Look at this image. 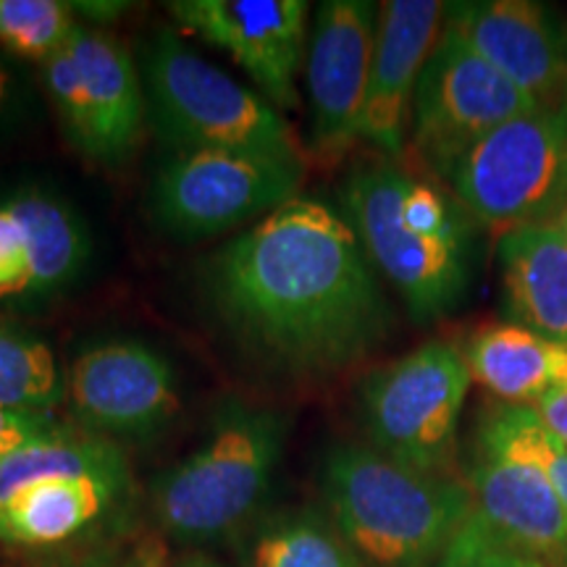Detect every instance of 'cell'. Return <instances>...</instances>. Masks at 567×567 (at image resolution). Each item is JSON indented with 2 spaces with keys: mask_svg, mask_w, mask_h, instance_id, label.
<instances>
[{
  "mask_svg": "<svg viewBox=\"0 0 567 567\" xmlns=\"http://www.w3.org/2000/svg\"><path fill=\"white\" fill-rule=\"evenodd\" d=\"M32 243V300L63 292L90 258L84 224L59 197L40 187H27L9 200Z\"/></svg>",
  "mask_w": 567,
  "mask_h": 567,
  "instance_id": "20",
  "label": "cell"
},
{
  "mask_svg": "<svg viewBox=\"0 0 567 567\" xmlns=\"http://www.w3.org/2000/svg\"><path fill=\"white\" fill-rule=\"evenodd\" d=\"M80 27L74 3L63 0H0V45L19 59L38 61L66 48Z\"/></svg>",
  "mask_w": 567,
  "mask_h": 567,
  "instance_id": "24",
  "label": "cell"
},
{
  "mask_svg": "<svg viewBox=\"0 0 567 567\" xmlns=\"http://www.w3.org/2000/svg\"><path fill=\"white\" fill-rule=\"evenodd\" d=\"M476 442L542 467L567 505V450L544 429L528 405H496L478 425Z\"/></svg>",
  "mask_w": 567,
  "mask_h": 567,
  "instance_id": "23",
  "label": "cell"
},
{
  "mask_svg": "<svg viewBox=\"0 0 567 567\" xmlns=\"http://www.w3.org/2000/svg\"><path fill=\"white\" fill-rule=\"evenodd\" d=\"M563 229H565V234H567V210H565V226H563Z\"/></svg>",
  "mask_w": 567,
  "mask_h": 567,
  "instance_id": "32",
  "label": "cell"
},
{
  "mask_svg": "<svg viewBox=\"0 0 567 567\" xmlns=\"http://www.w3.org/2000/svg\"><path fill=\"white\" fill-rule=\"evenodd\" d=\"M471 379L505 405H534L549 389L567 384V344L520 329L492 323L476 331L463 350Z\"/></svg>",
  "mask_w": 567,
  "mask_h": 567,
  "instance_id": "19",
  "label": "cell"
},
{
  "mask_svg": "<svg viewBox=\"0 0 567 567\" xmlns=\"http://www.w3.org/2000/svg\"><path fill=\"white\" fill-rule=\"evenodd\" d=\"M467 488L494 534L542 567H567V505L542 467L476 442Z\"/></svg>",
  "mask_w": 567,
  "mask_h": 567,
  "instance_id": "16",
  "label": "cell"
},
{
  "mask_svg": "<svg viewBox=\"0 0 567 567\" xmlns=\"http://www.w3.org/2000/svg\"><path fill=\"white\" fill-rule=\"evenodd\" d=\"M534 109L526 92L444 24L415 87L410 147L423 168L446 182L476 142Z\"/></svg>",
  "mask_w": 567,
  "mask_h": 567,
  "instance_id": "8",
  "label": "cell"
},
{
  "mask_svg": "<svg viewBox=\"0 0 567 567\" xmlns=\"http://www.w3.org/2000/svg\"><path fill=\"white\" fill-rule=\"evenodd\" d=\"M132 494L130 463L48 476L0 505V542L51 549L101 528Z\"/></svg>",
  "mask_w": 567,
  "mask_h": 567,
  "instance_id": "17",
  "label": "cell"
},
{
  "mask_svg": "<svg viewBox=\"0 0 567 567\" xmlns=\"http://www.w3.org/2000/svg\"><path fill=\"white\" fill-rule=\"evenodd\" d=\"M471 371L452 342L431 339L368 375L360 415L373 450L423 473L450 476Z\"/></svg>",
  "mask_w": 567,
  "mask_h": 567,
  "instance_id": "7",
  "label": "cell"
},
{
  "mask_svg": "<svg viewBox=\"0 0 567 567\" xmlns=\"http://www.w3.org/2000/svg\"><path fill=\"white\" fill-rule=\"evenodd\" d=\"M66 394L82 429L116 444L145 442L179 413L174 365L134 339L84 350L69 368Z\"/></svg>",
  "mask_w": 567,
  "mask_h": 567,
  "instance_id": "11",
  "label": "cell"
},
{
  "mask_svg": "<svg viewBox=\"0 0 567 567\" xmlns=\"http://www.w3.org/2000/svg\"><path fill=\"white\" fill-rule=\"evenodd\" d=\"M507 323L567 344V234L557 224L520 226L499 237Z\"/></svg>",
  "mask_w": 567,
  "mask_h": 567,
  "instance_id": "18",
  "label": "cell"
},
{
  "mask_svg": "<svg viewBox=\"0 0 567 567\" xmlns=\"http://www.w3.org/2000/svg\"><path fill=\"white\" fill-rule=\"evenodd\" d=\"M168 13L229 55L274 109H297V74L308 45L305 0H176Z\"/></svg>",
  "mask_w": 567,
  "mask_h": 567,
  "instance_id": "12",
  "label": "cell"
},
{
  "mask_svg": "<svg viewBox=\"0 0 567 567\" xmlns=\"http://www.w3.org/2000/svg\"><path fill=\"white\" fill-rule=\"evenodd\" d=\"M379 32L371 0H326L308 40L305 82L313 116L310 140L323 155H339L360 140L368 82Z\"/></svg>",
  "mask_w": 567,
  "mask_h": 567,
  "instance_id": "13",
  "label": "cell"
},
{
  "mask_svg": "<svg viewBox=\"0 0 567 567\" xmlns=\"http://www.w3.org/2000/svg\"><path fill=\"white\" fill-rule=\"evenodd\" d=\"M172 567H224L218 559H213L208 555H203V551H189V555H184L172 563Z\"/></svg>",
  "mask_w": 567,
  "mask_h": 567,
  "instance_id": "31",
  "label": "cell"
},
{
  "mask_svg": "<svg viewBox=\"0 0 567 567\" xmlns=\"http://www.w3.org/2000/svg\"><path fill=\"white\" fill-rule=\"evenodd\" d=\"M289 436L281 410L226 400L208 434L151 486L163 536L189 549L234 542L264 517Z\"/></svg>",
  "mask_w": 567,
  "mask_h": 567,
  "instance_id": "3",
  "label": "cell"
},
{
  "mask_svg": "<svg viewBox=\"0 0 567 567\" xmlns=\"http://www.w3.org/2000/svg\"><path fill=\"white\" fill-rule=\"evenodd\" d=\"M76 567H172L166 559V547L155 538H137L132 544L105 549L101 555L84 559Z\"/></svg>",
  "mask_w": 567,
  "mask_h": 567,
  "instance_id": "27",
  "label": "cell"
},
{
  "mask_svg": "<svg viewBox=\"0 0 567 567\" xmlns=\"http://www.w3.org/2000/svg\"><path fill=\"white\" fill-rule=\"evenodd\" d=\"M530 410H534L544 429L567 450V384L549 389L547 394L538 396Z\"/></svg>",
  "mask_w": 567,
  "mask_h": 567,
  "instance_id": "29",
  "label": "cell"
},
{
  "mask_svg": "<svg viewBox=\"0 0 567 567\" xmlns=\"http://www.w3.org/2000/svg\"><path fill=\"white\" fill-rule=\"evenodd\" d=\"M239 567H363L339 530L310 507L279 509L239 536Z\"/></svg>",
  "mask_w": 567,
  "mask_h": 567,
  "instance_id": "21",
  "label": "cell"
},
{
  "mask_svg": "<svg viewBox=\"0 0 567 567\" xmlns=\"http://www.w3.org/2000/svg\"><path fill=\"white\" fill-rule=\"evenodd\" d=\"M53 415H32V413H17V410L0 408V463L19 450L21 444L32 442L48 431L55 429Z\"/></svg>",
  "mask_w": 567,
  "mask_h": 567,
  "instance_id": "28",
  "label": "cell"
},
{
  "mask_svg": "<svg viewBox=\"0 0 567 567\" xmlns=\"http://www.w3.org/2000/svg\"><path fill=\"white\" fill-rule=\"evenodd\" d=\"M342 213L413 321H442L463 308L476 268V221L455 195L375 158L347 174Z\"/></svg>",
  "mask_w": 567,
  "mask_h": 567,
  "instance_id": "2",
  "label": "cell"
},
{
  "mask_svg": "<svg viewBox=\"0 0 567 567\" xmlns=\"http://www.w3.org/2000/svg\"><path fill=\"white\" fill-rule=\"evenodd\" d=\"M155 122L179 151H245L302 163L292 124L260 92L203 59L174 30H158L145 55Z\"/></svg>",
  "mask_w": 567,
  "mask_h": 567,
  "instance_id": "5",
  "label": "cell"
},
{
  "mask_svg": "<svg viewBox=\"0 0 567 567\" xmlns=\"http://www.w3.org/2000/svg\"><path fill=\"white\" fill-rule=\"evenodd\" d=\"M66 396V379L51 347L30 331L0 321V408L51 415Z\"/></svg>",
  "mask_w": 567,
  "mask_h": 567,
  "instance_id": "22",
  "label": "cell"
},
{
  "mask_svg": "<svg viewBox=\"0 0 567 567\" xmlns=\"http://www.w3.org/2000/svg\"><path fill=\"white\" fill-rule=\"evenodd\" d=\"M473 221L494 231L551 224L567 210V103L496 126L446 176Z\"/></svg>",
  "mask_w": 567,
  "mask_h": 567,
  "instance_id": "6",
  "label": "cell"
},
{
  "mask_svg": "<svg viewBox=\"0 0 567 567\" xmlns=\"http://www.w3.org/2000/svg\"><path fill=\"white\" fill-rule=\"evenodd\" d=\"M305 163L245 151H179L153 184V216L174 237H213L300 197Z\"/></svg>",
  "mask_w": 567,
  "mask_h": 567,
  "instance_id": "9",
  "label": "cell"
},
{
  "mask_svg": "<svg viewBox=\"0 0 567 567\" xmlns=\"http://www.w3.org/2000/svg\"><path fill=\"white\" fill-rule=\"evenodd\" d=\"M208 295L255 358L289 375H331L392 331L379 274L334 205L295 197L221 247Z\"/></svg>",
  "mask_w": 567,
  "mask_h": 567,
  "instance_id": "1",
  "label": "cell"
},
{
  "mask_svg": "<svg viewBox=\"0 0 567 567\" xmlns=\"http://www.w3.org/2000/svg\"><path fill=\"white\" fill-rule=\"evenodd\" d=\"M13 103V74L11 69L6 66V61L0 59V116L11 109Z\"/></svg>",
  "mask_w": 567,
  "mask_h": 567,
  "instance_id": "30",
  "label": "cell"
},
{
  "mask_svg": "<svg viewBox=\"0 0 567 567\" xmlns=\"http://www.w3.org/2000/svg\"><path fill=\"white\" fill-rule=\"evenodd\" d=\"M446 6L439 0H386L379 11L371 82L360 122V140L381 158L405 155L410 113L421 71L444 27Z\"/></svg>",
  "mask_w": 567,
  "mask_h": 567,
  "instance_id": "15",
  "label": "cell"
},
{
  "mask_svg": "<svg viewBox=\"0 0 567 567\" xmlns=\"http://www.w3.org/2000/svg\"><path fill=\"white\" fill-rule=\"evenodd\" d=\"M32 292V243L17 210L0 205V300L30 297Z\"/></svg>",
  "mask_w": 567,
  "mask_h": 567,
  "instance_id": "26",
  "label": "cell"
},
{
  "mask_svg": "<svg viewBox=\"0 0 567 567\" xmlns=\"http://www.w3.org/2000/svg\"><path fill=\"white\" fill-rule=\"evenodd\" d=\"M42 82L84 158L103 166L130 158L145 126V92L132 53L113 34L80 21L66 48L42 63Z\"/></svg>",
  "mask_w": 567,
  "mask_h": 567,
  "instance_id": "10",
  "label": "cell"
},
{
  "mask_svg": "<svg viewBox=\"0 0 567 567\" xmlns=\"http://www.w3.org/2000/svg\"><path fill=\"white\" fill-rule=\"evenodd\" d=\"M434 567H542L517 551L499 534H494L473 509L471 520L452 538V544L439 557Z\"/></svg>",
  "mask_w": 567,
  "mask_h": 567,
  "instance_id": "25",
  "label": "cell"
},
{
  "mask_svg": "<svg viewBox=\"0 0 567 567\" xmlns=\"http://www.w3.org/2000/svg\"><path fill=\"white\" fill-rule=\"evenodd\" d=\"M444 24L538 109L567 103V21L534 0L450 3Z\"/></svg>",
  "mask_w": 567,
  "mask_h": 567,
  "instance_id": "14",
  "label": "cell"
},
{
  "mask_svg": "<svg viewBox=\"0 0 567 567\" xmlns=\"http://www.w3.org/2000/svg\"><path fill=\"white\" fill-rule=\"evenodd\" d=\"M321 486L331 523L363 567H434L476 509L467 484L373 446H331Z\"/></svg>",
  "mask_w": 567,
  "mask_h": 567,
  "instance_id": "4",
  "label": "cell"
}]
</instances>
